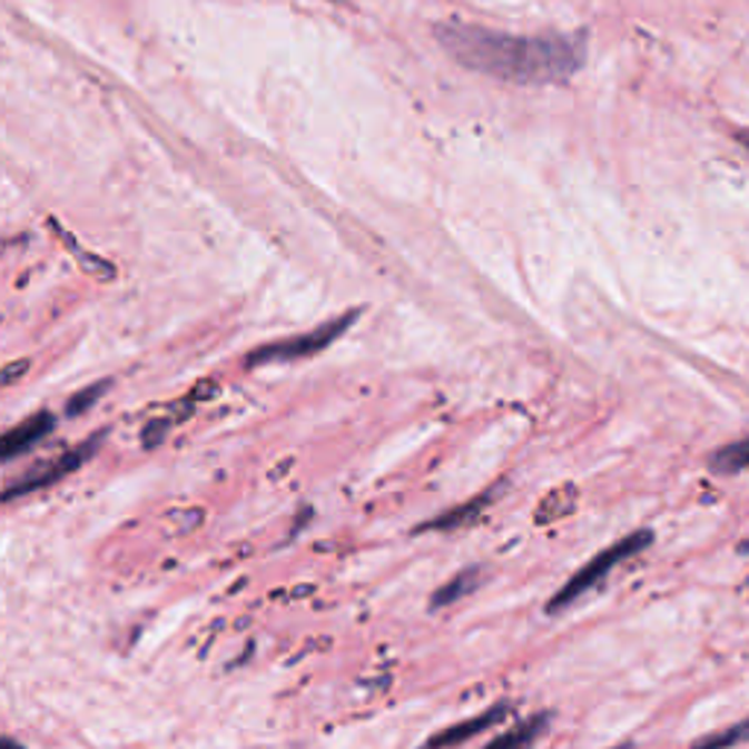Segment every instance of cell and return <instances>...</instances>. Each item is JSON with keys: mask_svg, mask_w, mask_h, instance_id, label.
<instances>
[{"mask_svg": "<svg viewBox=\"0 0 749 749\" xmlns=\"http://www.w3.org/2000/svg\"><path fill=\"white\" fill-rule=\"evenodd\" d=\"M436 32L460 65L519 86L565 82L585 59L583 39L571 36H510L474 24H442Z\"/></svg>", "mask_w": 749, "mask_h": 749, "instance_id": "1", "label": "cell"}, {"mask_svg": "<svg viewBox=\"0 0 749 749\" xmlns=\"http://www.w3.org/2000/svg\"><path fill=\"white\" fill-rule=\"evenodd\" d=\"M650 542H653V533H650V530H635V533L623 536L618 544H612V548H607L603 553H598L592 562H585L583 569L576 571L569 583L562 585L560 592L553 594L551 603H548V612L556 615V612H562L565 607H571L576 598H583L585 592H592L594 585H598L609 571L618 569L623 560H630V556H635L639 551H644Z\"/></svg>", "mask_w": 749, "mask_h": 749, "instance_id": "2", "label": "cell"}, {"mask_svg": "<svg viewBox=\"0 0 749 749\" xmlns=\"http://www.w3.org/2000/svg\"><path fill=\"white\" fill-rule=\"evenodd\" d=\"M363 311H348V314L337 316L332 323H323L319 328L308 334H296V337L278 339V343H267V346L253 348L249 355H246V366H260V363H290V361H302V357H314L319 352L332 346L334 339L343 337L346 328L357 323V316Z\"/></svg>", "mask_w": 749, "mask_h": 749, "instance_id": "3", "label": "cell"}, {"mask_svg": "<svg viewBox=\"0 0 749 749\" xmlns=\"http://www.w3.org/2000/svg\"><path fill=\"white\" fill-rule=\"evenodd\" d=\"M104 440L106 431H97L95 436H88V440H82L79 445H73V449L62 451V454L56 460H50V463H39L32 472H27L21 481L9 483L7 492H3V501H16L18 495H27V492L41 490V486H53V483H59L62 477L77 472L79 465L86 463L88 457H95L97 451H100V445H104Z\"/></svg>", "mask_w": 749, "mask_h": 749, "instance_id": "4", "label": "cell"}, {"mask_svg": "<svg viewBox=\"0 0 749 749\" xmlns=\"http://www.w3.org/2000/svg\"><path fill=\"white\" fill-rule=\"evenodd\" d=\"M56 427V416L48 411L36 413V416L24 418L21 425L9 427L7 434H3V440H0V445H3V460H16L18 454H24V451H30L32 445H39L41 440L48 434H53Z\"/></svg>", "mask_w": 749, "mask_h": 749, "instance_id": "5", "label": "cell"}, {"mask_svg": "<svg viewBox=\"0 0 749 749\" xmlns=\"http://www.w3.org/2000/svg\"><path fill=\"white\" fill-rule=\"evenodd\" d=\"M510 714V702H497V706H492V709H486L483 714H477V718L472 720H460V723L449 726L445 732L434 735L427 743H434V747H440V743H445V747H454V743H463L469 741V738H477L481 732H486L490 726H497L501 720Z\"/></svg>", "mask_w": 749, "mask_h": 749, "instance_id": "6", "label": "cell"}, {"mask_svg": "<svg viewBox=\"0 0 749 749\" xmlns=\"http://www.w3.org/2000/svg\"><path fill=\"white\" fill-rule=\"evenodd\" d=\"M483 580V569L481 565H474V569H465L460 571L457 576H451L449 583L440 585L434 592V598H431V607L434 609H445V607H454L457 600H463L465 594H472L477 585H481Z\"/></svg>", "mask_w": 749, "mask_h": 749, "instance_id": "7", "label": "cell"}, {"mask_svg": "<svg viewBox=\"0 0 749 749\" xmlns=\"http://www.w3.org/2000/svg\"><path fill=\"white\" fill-rule=\"evenodd\" d=\"M497 490H486L481 497H474V501H469V504H460L454 506V510H449V513H442L440 519L427 521V524H422V530H454V528H463V524H469V521H474L477 515H481V510L486 504H490L492 497H495Z\"/></svg>", "mask_w": 749, "mask_h": 749, "instance_id": "8", "label": "cell"}, {"mask_svg": "<svg viewBox=\"0 0 749 749\" xmlns=\"http://www.w3.org/2000/svg\"><path fill=\"white\" fill-rule=\"evenodd\" d=\"M548 720H551L548 714H536V718L524 720V723H519L506 735L492 738V747H530V743H536L548 732Z\"/></svg>", "mask_w": 749, "mask_h": 749, "instance_id": "9", "label": "cell"}, {"mask_svg": "<svg viewBox=\"0 0 749 749\" xmlns=\"http://www.w3.org/2000/svg\"><path fill=\"white\" fill-rule=\"evenodd\" d=\"M576 506V490L574 486H562V490H553L551 495L544 497L542 504L536 506V524H553V521L565 519Z\"/></svg>", "mask_w": 749, "mask_h": 749, "instance_id": "10", "label": "cell"}, {"mask_svg": "<svg viewBox=\"0 0 749 749\" xmlns=\"http://www.w3.org/2000/svg\"><path fill=\"white\" fill-rule=\"evenodd\" d=\"M711 472L718 474H735V472H747L749 469V436L747 440L729 442L726 449H720L714 457L709 460Z\"/></svg>", "mask_w": 749, "mask_h": 749, "instance_id": "11", "label": "cell"}, {"mask_svg": "<svg viewBox=\"0 0 749 749\" xmlns=\"http://www.w3.org/2000/svg\"><path fill=\"white\" fill-rule=\"evenodd\" d=\"M109 387H111V381H97V384H91V387L79 390L77 395H71V402L65 404V413H68V416H82L88 407H95V404L100 402V395H104Z\"/></svg>", "mask_w": 749, "mask_h": 749, "instance_id": "12", "label": "cell"}, {"mask_svg": "<svg viewBox=\"0 0 749 749\" xmlns=\"http://www.w3.org/2000/svg\"><path fill=\"white\" fill-rule=\"evenodd\" d=\"M741 741H749V720L732 726V729H729V732H723V735H711V738H702V743H714V747H729V743H741Z\"/></svg>", "mask_w": 749, "mask_h": 749, "instance_id": "13", "label": "cell"}, {"mask_svg": "<svg viewBox=\"0 0 749 749\" xmlns=\"http://www.w3.org/2000/svg\"><path fill=\"white\" fill-rule=\"evenodd\" d=\"M167 431H170V422H167V418H152L150 425L141 431L144 449H156V445H161V440L167 436Z\"/></svg>", "mask_w": 749, "mask_h": 749, "instance_id": "14", "label": "cell"}, {"mask_svg": "<svg viewBox=\"0 0 749 749\" xmlns=\"http://www.w3.org/2000/svg\"><path fill=\"white\" fill-rule=\"evenodd\" d=\"M30 363L27 361H18V363H9L7 369H3V384H12V381L18 378V372H24Z\"/></svg>", "mask_w": 749, "mask_h": 749, "instance_id": "15", "label": "cell"}, {"mask_svg": "<svg viewBox=\"0 0 749 749\" xmlns=\"http://www.w3.org/2000/svg\"><path fill=\"white\" fill-rule=\"evenodd\" d=\"M738 141H741L743 147H747V150H749V132H738Z\"/></svg>", "mask_w": 749, "mask_h": 749, "instance_id": "16", "label": "cell"}]
</instances>
